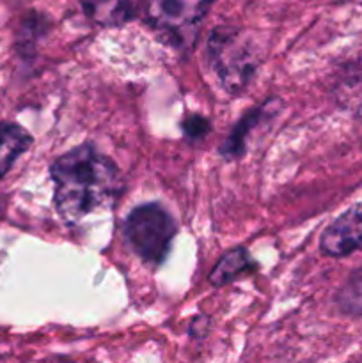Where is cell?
<instances>
[{
    "label": "cell",
    "mask_w": 362,
    "mask_h": 363,
    "mask_svg": "<svg viewBox=\"0 0 362 363\" xmlns=\"http://www.w3.org/2000/svg\"><path fill=\"white\" fill-rule=\"evenodd\" d=\"M55 206L66 223H77L102 208H109L123 188L116 163L91 144L78 145L50 167Z\"/></svg>",
    "instance_id": "obj_1"
},
{
    "label": "cell",
    "mask_w": 362,
    "mask_h": 363,
    "mask_svg": "<svg viewBox=\"0 0 362 363\" xmlns=\"http://www.w3.org/2000/svg\"><path fill=\"white\" fill-rule=\"evenodd\" d=\"M208 60L222 87L229 94H240L251 84L258 69V55L240 30L219 27L208 41Z\"/></svg>",
    "instance_id": "obj_2"
},
{
    "label": "cell",
    "mask_w": 362,
    "mask_h": 363,
    "mask_svg": "<svg viewBox=\"0 0 362 363\" xmlns=\"http://www.w3.org/2000/svg\"><path fill=\"white\" fill-rule=\"evenodd\" d=\"M177 227L163 206L149 202L135 208L123 223L128 245L144 262L160 266L170 250Z\"/></svg>",
    "instance_id": "obj_3"
},
{
    "label": "cell",
    "mask_w": 362,
    "mask_h": 363,
    "mask_svg": "<svg viewBox=\"0 0 362 363\" xmlns=\"http://www.w3.org/2000/svg\"><path fill=\"white\" fill-rule=\"evenodd\" d=\"M215 0H146V20L177 48L190 45Z\"/></svg>",
    "instance_id": "obj_4"
},
{
    "label": "cell",
    "mask_w": 362,
    "mask_h": 363,
    "mask_svg": "<svg viewBox=\"0 0 362 363\" xmlns=\"http://www.w3.org/2000/svg\"><path fill=\"white\" fill-rule=\"evenodd\" d=\"M319 248L330 257H344L362 250V202L351 206L327 227Z\"/></svg>",
    "instance_id": "obj_5"
},
{
    "label": "cell",
    "mask_w": 362,
    "mask_h": 363,
    "mask_svg": "<svg viewBox=\"0 0 362 363\" xmlns=\"http://www.w3.org/2000/svg\"><path fill=\"white\" fill-rule=\"evenodd\" d=\"M280 101L279 99H270L265 105L258 106V108L251 110L240 123L234 126V130L231 131V135L227 137V140L224 142L222 147H220V155L226 160H234L238 156L243 155L245 151V142L251 131H254L256 128L265 124L270 117H273L277 113Z\"/></svg>",
    "instance_id": "obj_6"
},
{
    "label": "cell",
    "mask_w": 362,
    "mask_h": 363,
    "mask_svg": "<svg viewBox=\"0 0 362 363\" xmlns=\"http://www.w3.org/2000/svg\"><path fill=\"white\" fill-rule=\"evenodd\" d=\"M85 14L102 27H119L133 18L131 0H80Z\"/></svg>",
    "instance_id": "obj_7"
},
{
    "label": "cell",
    "mask_w": 362,
    "mask_h": 363,
    "mask_svg": "<svg viewBox=\"0 0 362 363\" xmlns=\"http://www.w3.org/2000/svg\"><path fill=\"white\" fill-rule=\"evenodd\" d=\"M32 144V137L18 124L0 126V177L7 174L18 156L23 155Z\"/></svg>",
    "instance_id": "obj_8"
},
{
    "label": "cell",
    "mask_w": 362,
    "mask_h": 363,
    "mask_svg": "<svg viewBox=\"0 0 362 363\" xmlns=\"http://www.w3.org/2000/svg\"><path fill=\"white\" fill-rule=\"evenodd\" d=\"M256 266V262L252 261L248 252L245 248H234L229 254L224 255L219 262L215 264L213 272L209 273L208 280L212 286L220 287L224 284L233 282L238 277L245 275V273L252 272Z\"/></svg>",
    "instance_id": "obj_9"
},
{
    "label": "cell",
    "mask_w": 362,
    "mask_h": 363,
    "mask_svg": "<svg viewBox=\"0 0 362 363\" xmlns=\"http://www.w3.org/2000/svg\"><path fill=\"white\" fill-rule=\"evenodd\" d=\"M208 130H209V123L201 116H192L183 123L185 137L190 138V140H199V138H202L206 133H208Z\"/></svg>",
    "instance_id": "obj_10"
}]
</instances>
